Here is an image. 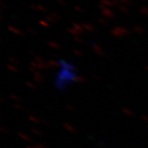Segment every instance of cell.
Returning <instances> with one entry per match:
<instances>
[{
	"label": "cell",
	"mask_w": 148,
	"mask_h": 148,
	"mask_svg": "<svg viewBox=\"0 0 148 148\" xmlns=\"http://www.w3.org/2000/svg\"><path fill=\"white\" fill-rule=\"evenodd\" d=\"M17 135L19 136V138H21V139H22L23 141H25V142H28V143H30V142H32V138L30 137V136H28L27 134H26V133H24V132H18L17 133Z\"/></svg>",
	"instance_id": "obj_1"
},
{
	"label": "cell",
	"mask_w": 148,
	"mask_h": 148,
	"mask_svg": "<svg viewBox=\"0 0 148 148\" xmlns=\"http://www.w3.org/2000/svg\"><path fill=\"white\" fill-rule=\"evenodd\" d=\"M26 85H27V86H29L30 88H32V89H36V85L33 84L32 82H26Z\"/></svg>",
	"instance_id": "obj_9"
},
{
	"label": "cell",
	"mask_w": 148,
	"mask_h": 148,
	"mask_svg": "<svg viewBox=\"0 0 148 148\" xmlns=\"http://www.w3.org/2000/svg\"><path fill=\"white\" fill-rule=\"evenodd\" d=\"M32 132L33 133V134L36 135V136H41V135H42V132H41V131H40V130H38V129H36V128H33V129H32Z\"/></svg>",
	"instance_id": "obj_7"
},
{
	"label": "cell",
	"mask_w": 148,
	"mask_h": 148,
	"mask_svg": "<svg viewBox=\"0 0 148 148\" xmlns=\"http://www.w3.org/2000/svg\"><path fill=\"white\" fill-rule=\"evenodd\" d=\"M27 148H47L44 144H37V145H34V146H28Z\"/></svg>",
	"instance_id": "obj_5"
},
{
	"label": "cell",
	"mask_w": 148,
	"mask_h": 148,
	"mask_svg": "<svg viewBox=\"0 0 148 148\" xmlns=\"http://www.w3.org/2000/svg\"><path fill=\"white\" fill-rule=\"evenodd\" d=\"M75 81H77V82H86V80H85L84 77H81V76L76 77H75Z\"/></svg>",
	"instance_id": "obj_8"
},
{
	"label": "cell",
	"mask_w": 148,
	"mask_h": 148,
	"mask_svg": "<svg viewBox=\"0 0 148 148\" xmlns=\"http://www.w3.org/2000/svg\"><path fill=\"white\" fill-rule=\"evenodd\" d=\"M142 118H143V119L144 120V121L147 122L148 123V115L145 114V115H143V116H142Z\"/></svg>",
	"instance_id": "obj_13"
},
{
	"label": "cell",
	"mask_w": 148,
	"mask_h": 148,
	"mask_svg": "<svg viewBox=\"0 0 148 148\" xmlns=\"http://www.w3.org/2000/svg\"><path fill=\"white\" fill-rule=\"evenodd\" d=\"M66 108H67V110L70 111V112H74V111H75V109H74L73 106H67Z\"/></svg>",
	"instance_id": "obj_11"
},
{
	"label": "cell",
	"mask_w": 148,
	"mask_h": 148,
	"mask_svg": "<svg viewBox=\"0 0 148 148\" xmlns=\"http://www.w3.org/2000/svg\"><path fill=\"white\" fill-rule=\"evenodd\" d=\"M64 127L66 128V130H68L69 132H72V133H76V132H77L76 128H75L72 124L69 123H65L64 124Z\"/></svg>",
	"instance_id": "obj_2"
},
{
	"label": "cell",
	"mask_w": 148,
	"mask_h": 148,
	"mask_svg": "<svg viewBox=\"0 0 148 148\" xmlns=\"http://www.w3.org/2000/svg\"><path fill=\"white\" fill-rule=\"evenodd\" d=\"M10 98L12 99V100H14L15 101H19L20 100H21V99H20V98H19L18 96H16V95H14V94H13V95H11Z\"/></svg>",
	"instance_id": "obj_10"
},
{
	"label": "cell",
	"mask_w": 148,
	"mask_h": 148,
	"mask_svg": "<svg viewBox=\"0 0 148 148\" xmlns=\"http://www.w3.org/2000/svg\"><path fill=\"white\" fill-rule=\"evenodd\" d=\"M35 73V80L38 82H40V83H42L43 82H44V77H43V75L41 73H40L39 72H36V73Z\"/></svg>",
	"instance_id": "obj_3"
},
{
	"label": "cell",
	"mask_w": 148,
	"mask_h": 148,
	"mask_svg": "<svg viewBox=\"0 0 148 148\" xmlns=\"http://www.w3.org/2000/svg\"><path fill=\"white\" fill-rule=\"evenodd\" d=\"M13 106H14V108H16V109H17L18 110H23V109H22V107L19 106V105H16V104H14V105H13Z\"/></svg>",
	"instance_id": "obj_12"
},
{
	"label": "cell",
	"mask_w": 148,
	"mask_h": 148,
	"mask_svg": "<svg viewBox=\"0 0 148 148\" xmlns=\"http://www.w3.org/2000/svg\"><path fill=\"white\" fill-rule=\"evenodd\" d=\"M122 112L124 114H126V115H127V116L131 117V116H133L134 115V114H133V112H132L131 110H129L128 108H127V107H123L121 109Z\"/></svg>",
	"instance_id": "obj_4"
},
{
	"label": "cell",
	"mask_w": 148,
	"mask_h": 148,
	"mask_svg": "<svg viewBox=\"0 0 148 148\" xmlns=\"http://www.w3.org/2000/svg\"><path fill=\"white\" fill-rule=\"evenodd\" d=\"M29 119L32 122H33V123H40V119H38V118H36V117L35 116H30L29 117Z\"/></svg>",
	"instance_id": "obj_6"
}]
</instances>
